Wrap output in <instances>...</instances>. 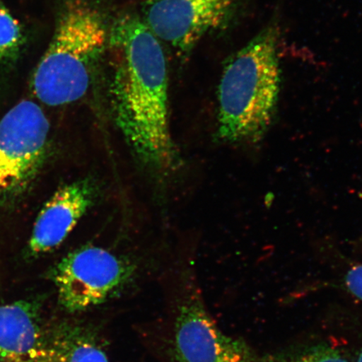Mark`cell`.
<instances>
[{
	"instance_id": "cell-1",
	"label": "cell",
	"mask_w": 362,
	"mask_h": 362,
	"mask_svg": "<svg viewBox=\"0 0 362 362\" xmlns=\"http://www.w3.org/2000/svg\"><path fill=\"white\" fill-rule=\"evenodd\" d=\"M110 86L115 123L135 156L160 170L175 168L177 153L169 124V79L162 45L138 16L110 30Z\"/></svg>"
},
{
	"instance_id": "cell-2",
	"label": "cell",
	"mask_w": 362,
	"mask_h": 362,
	"mask_svg": "<svg viewBox=\"0 0 362 362\" xmlns=\"http://www.w3.org/2000/svg\"><path fill=\"white\" fill-rule=\"evenodd\" d=\"M279 35L275 24L265 27L226 62L218 87L221 141L256 144L268 132L281 83Z\"/></svg>"
},
{
	"instance_id": "cell-3",
	"label": "cell",
	"mask_w": 362,
	"mask_h": 362,
	"mask_svg": "<svg viewBox=\"0 0 362 362\" xmlns=\"http://www.w3.org/2000/svg\"><path fill=\"white\" fill-rule=\"evenodd\" d=\"M110 30L100 8L89 0H65L55 31L35 68L34 93L57 107L83 98L105 54Z\"/></svg>"
},
{
	"instance_id": "cell-4",
	"label": "cell",
	"mask_w": 362,
	"mask_h": 362,
	"mask_svg": "<svg viewBox=\"0 0 362 362\" xmlns=\"http://www.w3.org/2000/svg\"><path fill=\"white\" fill-rule=\"evenodd\" d=\"M49 124L38 104L22 101L0 120V206L33 187L48 148Z\"/></svg>"
},
{
	"instance_id": "cell-5",
	"label": "cell",
	"mask_w": 362,
	"mask_h": 362,
	"mask_svg": "<svg viewBox=\"0 0 362 362\" xmlns=\"http://www.w3.org/2000/svg\"><path fill=\"white\" fill-rule=\"evenodd\" d=\"M134 270L131 262L106 249L85 246L59 262L49 277L63 309L76 313L110 300L130 281Z\"/></svg>"
},
{
	"instance_id": "cell-6",
	"label": "cell",
	"mask_w": 362,
	"mask_h": 362,
	"mask_svg": "<svg viewBox=\"0 0 362 362\" xmlns=\"http://www.w3.org/2000/svg\"><path fill=\"white\" fill-rule=\"evenodd\" d=\"M237 1L144 0L143 21L158 40L187 57L204 36L228 21Z\"/></svg>"
},
{
	"instance_id": "cell-7",
	"label": "cell",
	"mask_w": 362,
	"mask_h": 362,
	"mask_svg": "<svg viewBox=\"0 0 362 362\" xmlns=\"http://www.w3.org/2000/svg\"><path fill=\"white\" fill-rule=\"evenodd\" d=\"M174 342L178 362H252L247 346L221 332L196 294L179 308Z\"/></svg>"
},
{
	"instance_id": "cell-8",
	"label": "cell",
	"mask_w": 362,
	"mask_h": 362,
	"mask_svg": "<svg viewBox=\"0 0 362 362\" xmlns=\"http://www.w3.org/2000/svg\"><path fill=\"white\" fill-rule=\"evenodd\" d=\"M97 188L88 179L61 187L45 204L30 239L28 252L33 257L53 250L64 241L76 223L93 206Z\"/></svg>"
},
{
	"instance_id": "cell-9",
	"label": "cell",
	"mask_w": 362,
	"mask_h": 362,
	"mask_svg": "<svg viewBox=\"0 0 362 362\" xmlns=\"http://www.w3.org/2000/svg\"><path fill=\"white\" fill-rule=\"evenodd\" d=\"M43 332L34 301L0 304V362H28Z\"/></svg>"
},
{
	"instance_id": "cell-10",
	"label": "cell",
	"mask_w": 362,
	"mask_h": 362,
	"mask_svg": "<svg viewBox=\"0 0 362 362\" xmlns=\"http://www.w3.org/2000/svg\"><path fill=\"white\" fill-rule=\"evenodd\" d=\"M28 362H110L98 338L79 325L61 323L44 329Z\"/></svg>"
},
{
	"instance_id": "cell-11",
	"label": "cell",
	"mask_w": 362,
	"mask_h": 362,
	"mask_svg": "<svg viewBox=\"0 0 362 362\" xmlns=\"http://www.w3.org/2000/svg\"><path fill=\"white\" fill-rule=\"evenodd\" d=\"M24 42L19 22L12 16L3 0H0V66L16 62Z\"/></svg>"
},
{
	"instance_id": "cell-12",
	"label": "cell",
	"mask_w": 362,
	"mask_h": 362,
	"mask_svg": "<svg viewBox=\"0 0 362 362\" xmlns=\"http://www.w3.org/2000/svg\"><path fill=\"white\" fill-rule=\"evenodd\" d=\"M262 362H350L341 352L329 346L320 345L289 355L270 356Z\"/></svg>"
},
{
	"instance_id": "cell-13",
	"label": "cell",
	"mask_w": 362,
	"mask_h": 362,
	"mask_svg": "<svg viewBox=\"0 0 362 362\" xmlns=\"http://www.w3.org/2000/svg\"><path fill=\"white\" fill-rule=\"evenodd\" d=\"M346 284L353 296L362 300V264L357 265L348 272Z\"/></svg>"
},
{
	"instance_id": "cell-14",
	"label": "cell",
	"mask_w": 362,
	"mask_h": 362,
	"mask_svg": "<svg viewBox=\"0 0 362 362\" xmlns=\"http://www.w3.org/2000/svg\"><path fill=\"white\" fill-rule=\"evenodd\" d=\"M357 362H362V350L360 353L359 358H358V360H357Z\"/></svg>"
}]
</instances>
